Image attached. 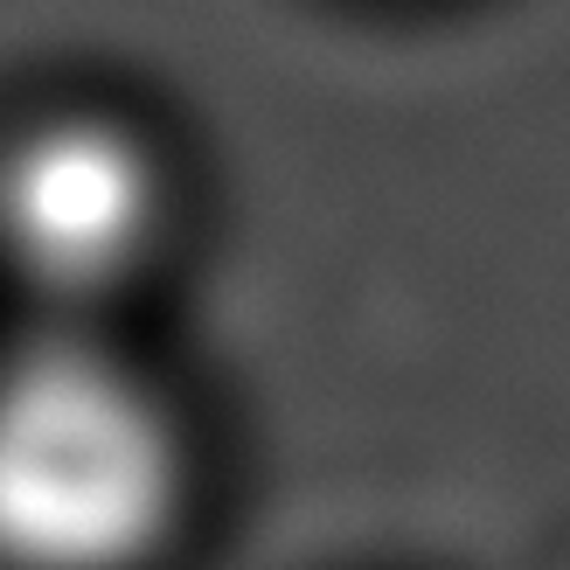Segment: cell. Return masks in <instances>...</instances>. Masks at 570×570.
Segmentation results:
<instances>
[{
  "instance_id": "cell-1",
  "label": "cell",
  "mask_w": 570,
  "mask_h": 570,
  "mask_svg": "<svg viewBox=\"0 0 570 570\" xmlns=\"http://www.w3.org/2000/svg\"><path fill=\"white\" fill-rule=\"evenodd\" d=\"M188 515V439L98 334L0 355V570H147Z\"/></svg>"
},
{
  "instance_id": "cell-2",
  "label": "cell",
  "mask_w": 570,
  "mask_h": 570,
  "mask_svg": "<svg viewBox=\"0 0 570 570\" xmlns=\"http://www.w3.org/2000/svg\"><path fill=\"white\" fill-rule=\"evenodd\" d=\"M175 175L160 147L105 111H49L0 139V278L49 321L91 334L160 265Z\"/></svg>"
}]
</instances>
